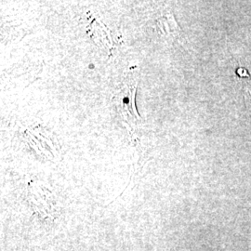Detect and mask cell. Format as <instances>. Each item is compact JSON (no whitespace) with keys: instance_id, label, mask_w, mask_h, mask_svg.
<instances>
[{"instance_id":"cell-4","label":"cell","mask_w":251,"mask_h":251,"mask_svg":"<svg viewBox=\"0 0 251 251\" xmlns=\"http://www.w3.org/2000/svg\"><path fill=\"white\" fill-rule=\"evenodd\" d=\"M248 93H249V95H250V97L251 98V91H250V90H248Z\"/></svg>"},{"instance_id":"cell-2","label":"cell","mask_w":251,"mask_h":251,"mask_svg":"<svg viewBox=\"0 0 251 251\" xmlns=\"http://www.w3.org/2000/svg\"><path fill=\"white\" fill-rule=\"evenodd\" d=\"M157 26L161 34L164 35H173L174 33H176L177 30H179V25L172 14H168L157 20Z\"/></svg>"},{"instance_id":"cell-3","label":"cell","mask_w":251,"mask_h":251,"mask_svg":"<svg viewBox=\"0 0 251 251\" xmlns=\"http://www.w3.org/2000/svg\"><path fill=\"white\" fill-rule=\"evenodd\" d=\"M235 74H236V75H237L238 77H240V78L247 77V78H249V79H251V74H250V72H249L246 68H244V67L237 68L236 71H235Z\"/></svg>"},{"instance_id":"cell-1","label":"cell","mask_w":251,"mask_h":251,"mask_svg":"<svg viewBox=\"0 0 251 251\" xmlns=\"http://www.w3.org/2000/svg\"><path fill=\"white\" fill-rule=\"evenodd\" d=\"M137 79L132 77V75L124 82V87L119 90L117 96V105L119 112L123 115L126 120L136 122L140 119L139 115L135 109V92Z\"/></svg>"}]
</instances>
